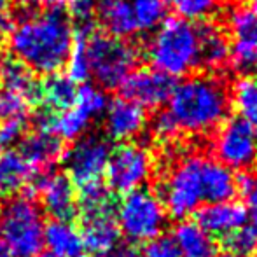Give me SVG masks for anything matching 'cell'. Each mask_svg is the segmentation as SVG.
Masks as SVG:
<instances>
[{"instance_id": "26", "label": "cell", "mask_w": 257, "mask_h": 257, "mask_svg": "<svg viewBox=\"0 0 257 257\" xmlns=\"http://www.w3.org/2000/svg\"><path fill=\"white\" fill-rule=\"evenodd\" d=\"M79 212H81L82 219L114 215L115 206H114V198H112V191L102 182H95L86 187H81Z\"/></svg>"}, {"instance_id": "44", "label": "cell", "mask_w": 257, "mask_h": 257, "mask_svg": "<svg viewBox=\"0 0 257 257\" xmlns=\"http://www.w3.org/2000/svg\"><path fill=\"white\" fill-rule=\"evenodd\" d=\"M0 257H6V254H4V250L0 248Z\"/></svg>"}, {"instance_id": "33", "label": "cell", "mask_w": 257, "mask_h": 257, "mask_svg": "<svg viewBox=\"0 0 257 257\" xmlns=\"http://www.w3.org/2000/svg\"><path fill=\"white\" fill-rule=\"evenodd\" d=\"M27 133V119H7L0 122V149H13Z\"/></svg>"}, {"instance_id": "27", "label": "cell", "mask_w": 257, "mask_h": 257, "mask_svg": "<svg viewBox=\"0 0 257 257\" xmlns=\"http://www.w3.org/2000/svg\"><path fill=\"white\" fill-rule=\"evenodd\" d=\"M231 105L238 112V117L257 128V77L245 75L234 82L231 89Z\"/></svg>"}, {"instance_id": "20", "label": "cell", "mask_w": 257, "mask_h": 257, "mask_svg": "<svg viewBox=\"0 0 257 257\" xmlns=\"http://www.w3.org/2000/svg\"><path fill=\"white\" fill-rule=\"evenodd\" d=\"M201 180H203L205 203L233 200L238 189V180L234 179L233 170L206 156L201 159Z\"/></svg>"}, {"instance_id": "25", "label": "cell", "mask_w": 257, "mask_h": 257, "mask_svg": "<svg viewBox=\"0 0 257 257\" xmlns=\"http://www.w3.org/2000/svg\"><path fill=\"white\" fill-rule=\"evenodd\" d=\"M200 34V67L208 70L222 68L229 60V42L219 27L210 23L198 25Z\"/></svg>"}, {"instance_id": "21", "label": "cell", "mask_w": 257, "mask_h": 257, "mask_svg": "<svg viewBox=\"0 0 257 257\" xmlns=\"http://www.w3.org/2000/svg\"><path fill=\"white\" fill-rule=\"evenodd\" d=\"M95 14L108 35L128 39L139 32L130 0H96Z\"/></svg>"}, {"instance_id": "42", "label": "cell", "mask_w": 257, "mask_h": 257, "mask_svg": "<svg viewBox=\"0 0 257 257\" xmlns=\"http://www.w3.org/2000/svg\"><path fill=\"white\" fill-rule=\"evenodd\" d=\"M35 257H56V255H53V254H49V252H39Z\"/></svg>"}, {"instance_id": "6", "label": "cell", "mask_w": 257, "mask_h": 257, "mask_svg": "<svg viewBox=\"0 0 257 257\" xmlns=\"http://www.w3.org/2000/svg\"><path fill=\"white\" fill-rule=\"evenodd\" d=\"M114 215L121 236H124L130 245H147L161 236L168 213L159 196L142 187L126 193L119 201Z\"/></svg>"}, {"instance_id": "3", "label": "cell", "mask_w": 257, "mask_h": 257, "mask_svg": "<svg viewBox=\"0 0 257 257\" xmlns=\"http://www.w3.org/2000/svg\"><path fill=\"white\" fill-rule=\"evenodd\" d=\"M147 54L154 68L182 77L200 67V34L198 25L179 16L165 18L151 41Z\"/></svg>"}, {"instance_id": "11", "label": "cell", "mask_w": 257, "mask_h": 257, "mask_svg": "<svg viewBox=\"0 0 257 257\" xmlns=\"http://www.w3.org/2000/svg\"><path fill=\"white\" fill-rule=\"evenodd\" d=\"M175 84V79L159 72L158 68L142 67L126 75L119 86V91L122 98L137 103L144 110H154L168 102Z\"/></svg>"}, {"instance_id": "45", "label": "cell", "mask_w": 257, "mask_h": 257, "mask_svg": "<svg viewBox=\"0 0 257 257\" xmlns=\"http://www.w3.org/2000/svg\"><path fill=\"white\" fill-rule=\"evenodd\" d=\"M255 139H257V132H255Z\"/></svg>"}, {"instance_id": "14", "label": "cell", "mask_w": 257, "mask_h": 257, "mask_svg": "<svg viewBox=\"0 0 257 257\" xmlns=\"http://www.w3.org/2000/svg\"><path fill=\"white\" fill-rule=\"evenodd\" d=\"M147 114L142 107L117 96L105 108V133L115 142H128L144 132Z\"/></svg>"}, {"instance_id": "7", "label": "cell", "mask_w": 257, "mask_h": 257, "mask_svg": "<svg viewBox=\"0 0 257 257\" xmlns=\"http://www.w3.org/2000/svg\"><path fill=\"white\" fill-rule=\"evenodd\" d=\"M201 154H187L180 158L166 173L161 184V203L166 213L175 219H186L198 212L203 203L201 180Z\"/></svg>"}, {"instance_id": "35", "label": "cell", "mask_w": 257, "mask_h": 257, "mask_svg": "<svg viewBox=\"0 0 257 257\" xmlns=\"http://www.w3.org/2000/svg\"><path fill=\"white\" fill-rule=\"evenodd\" d=\"M68 6H70V16L75 20L77 27L93 28L96 0H70Z\"/></svg>"}, {"instance_id": "38", "label": "cell", "mask_w": 257, "mask_h": 257, "mask_svg": "<svg viewBox=\"0 0 257 257\" xmlns=\"http://www.w3.org/2000/svg\"><path fill=\"white\" fill-rule=\"evenodd\" d=\"M13 14L9 13V0H0V35L7 37L13 28Z\"/></svg>"}, {"instance_id": "19", "label": "cell", "mask_w": 257, "mask_h": 257, "mask_svg": "<svg viewBox=\"0 0 257 257\" xmlns=\"http://www.w3.org/2000/svg\"><path fill=\"white\" fill-rule=\"evenodd\" d=\"M172 243L179 257H215V238L193 220H182L172 231Z\"/></svg>"}, {"instance_id": "8", "label": "cell", "mask_w": 257, "mask_h": 257, "mask_svg": "<svg viewBox=\"0 0 257 257\" xmlns=\"http://www.w3.org/2000/svg\"><path fill=\"white\" fill-rule=\"evenodd\" d=\"M112 147L107 139L100 135H82L63 153L65 175L75 187H86L89 184L102 182Z\"/></svg>"}, {"instance_id": "41", "label": "cell", "mask_w": 257, "mask_h": 257, "mask_svg": "<svg viewBox=\"0 0 257 257\" xmlns=\"http://www.w3.org/2000/svg\"><path fill=\"white\" fill-rule=\"evenodd\" d=\"M248 9H250L252 13L257 16V0H250V7H248Z\"/></svg>"}, {"instance_id": "15", "label": "cell", "mask_w": 257, "mask_h": 257, "mask_svg": "<svg viewBox=\"0 0 257 257\" xmlns=\"http://www.w3.org/2000/svg\"><path fill=\"white\" fill-rule=\"evenodd\" d=\"M39 173L16 149H0V196L14 198L32 191Z\"/></svg>"}, {"instance_id": "34", "label": "cell", "mask_w": 257, "mask_h": 257, "mask_svg": "<svg viewBox=\"0 0 257 257\" xmlns=\"http://www.w3.org/2000/svg\"><path fill=\"white\" fill-rule=\"evenodd\" d=\"M238 187L245 198L247 217L252 220V226L257 229V173H247L240 179Z\"/></svg>"}, {"instance_id": "22", "label": "cell", "mask_w": 257, "mask_h": 257, "mask_svg": "<svg viewBox=\"0 0 257 257\" xmlns=\"http://www.w3.org/2000/svg\"><path fill=\"white\" fill-rule=\"evenodd\" d=\"M44 245L56 257H79L84 252L81 229L72 220L51 219L44 226Z\"/></svg>"}, {"instance_id": "12", "label": "cell", "mask_w": 257, "mask_h": 257, "mask_svg": "<svg viewBox=\"0 0 257 257\" xmlns=\"http://www.w3.org/2000/svg\"><path fill=\"white\" fill-rule=\"evenodd\" d=\"M32 191L41 198V208L51 219L72 220L79 212L77 187L65 173L42 172L35 179Z\"/></svg>"}, {"instance_id": "28", "label": "cell", "mask_w": 257, "mask_h": 257, "mask_svg": "<svg viewBox=\"0 0 257 257\" xmlns=\"http://www.w3.org/2000/svg\"><path fill=\"white\" fill-rule=\"evenodd\" d=\"M93 34V28H74V41H72L70 54L67 58L68 77L74 82H86L89 79V63L86 54V42Z\"/></svg>"}, {"instance_id": "37", "label": "cell", "mask_w": 257, "mask_h": 257, "mask_svg": "<svg viewBox=\"0 0 257 257\" xmlns=\"http://www.w3.org/2000/svg\"><path fill=\"white\" fill-rule=\"evenodd\" d=\"M140 257H179L170 238H156L149 241Z\"/></svg>"}, {"instance_id": "24", "label": "cell", "mask_w": 257, "mask_h": 257, "mask_svg": "<svg viewBox=\"0 0 257 257\" xmlns=\"http://www.w3.org/2000/svg\"><path fill=\"white\" fill-rule=\"evenodd\" d=\"M41 86V103L44 108L53 112H63L70 108L77 96V86L68 75L63 74H49L42 81H39Z\"/></svg>"}, {"instance_id": "13", "label": "cell", "mask_w": 257, "mask_h": 257, "mask_svg": "<svg viewBox=\"0 0 257 257\" xmlns=\"http://www.w3.org/2000/svg\"><path fill=\"white\" fill-rule=\"evenodd\" d=\"M233 42L229 44V60L241 74L257 68V16L247 7H238L229 18Z\"/></svg>"}, {"instance_id": "32", "label": "cell", "mask_w": 257, "mask_h": 257, "mask_svg": "<svg viewBox=\"0 0 257 257\" xmlns=\"http://www.w3.org/2000/svg\"><path fill=\"white\" fill-rule=\"evenodd\" d=\"M32 105L23 95L13 89L0 88V121L7 119H27Z\"/></svg>"}, {"instance_id": "18", "label": "cell", "mask_w": 257, "mask_h": 257, "mask_svg": "<svg viewBox=\"0 0 257 257\" xmlns=\"http://www.w3.org/2000/svg\"><path fill=\"white\" fill-rule=\"evenodd\" d=\"M20 144V153L37 172H51L53 166L61 161L65 153L63 140L42 130L25 135Z\"/></svg>"}, {"instance_id": "4", "label": "cell", "mask_w": 257, "mask_h": 257, "mask_svg": "<svg viewBox=\"0 0 257 257\" xmlns=\"http://www.w3.org/2000/svg\"><path fill=\"white\" fill-rule=\"evenodd\" d=\"M44 212L28 194L9 198L0 208V248L6 257H35L44 247Z\"/></svg>"}, {"instance_id": "1", "label": "cell", "mask_w": 257, "mask_h": 257, "mask_svg": "<svg viewBox=\"0 0 257 257\" xmlns=\"http://www.w3.org/2000/svg\"><path fill=\"white\" fill-rule=\"evenodd\" d=\"M7 34L11 56L35 74H54L65 67L74 41L72 18L63 7L23 6L13 14Z\"/></svg>"}, {"instance_id": "23", "label": "cell", "mask_w": 257, "mask_h": 257, "mask_svg": "<svg viewBox=\"0 0 257 257\" xmlns=\"http://www.w3.org/2000/svg\"><path fill=\"white\" fill-rule=\"evenodd\" d=\"M0 82H2V88L13 89L23 95L30 105L41 103V86L34 77V72L14 56L0 60Z\"/></svg>"}, {"instance_id": "17", "label": "cell", "mask_w": 257, "mask_h": 257, "mask_svg": "<svg viewBox=\"0 0 257 257\" xmlns=\"http://www.w3.org/2000/svg\"><path fill=\"white\" fill-rule=\"evenodd\" d=\"M247 210L241 203L233 200L206 203L198 208V220L201 227L212 236H227L233 231L247 224Z\"/></svg>"}, {"instance_id": "2", "label": "cell", "mask_w": 257, "mask_h": 257, "mask_svg": "<svg viewBox=\"0 0 257 257\" xmlns=\"http://www.w3.org/2000/svg\"><path fill=\"white\" fill-rule=\"evenodd\" d=\"M166 103L179 133L191 135H205L219 128L231 110L226 82L210 75L184 79L175 84Z\"/></svg>"}, {"instance_id": "5", "label": "cell", "mask_w": 257, "mask_h": 257, "mask_svg": "<svg viewBox=\"0 0 257 257\" xmlns=\"http://www.w3.org/2000/svg\"><path fill=\"white\" fill-rule=\"evenodd\" d=\"M89 77L102 89H117L124 77L135 70L140 51L128 39L93 32L86 42Z\"/></svg>"}, {"instance_id": "40", "label": "cell", "mask_w": 257, "mask_h": 257, "mask_svg": "<svg viewBox=\"0 0 257 257\" xmlns=\"http://www.w3.org/2000/svg\"><path fill=\"white\" fill-rule=\"evenodd\" d=\"M215 257H243V255L233 254V252H222V254H217Z\"/></svg>"}, {"instance_id": "46", "label": "cell", "mask_w": 257, "mask_h": 257, "mask_svg": "<svg viewBox=\"0 0 257 257\" xmlns=\"http://www.w3.org/2000/svg\"><path fill=\"white\" fill-rule=\"evenodd\" d=\"M0 208H2V205H0Z\"/></svg>"}, {"instance_id": "30", "label": "cell", "mask_w": 257, "mask_h": 257, "mask_svg": "<svg viewBox=\"0 0 257 257\" xmlns=\"http://www.w3.org/2000/svg\"><path fill=\"white\" fill-rule=\"evenodd\" d=\"M179 18L187 21H203L219 7V0H163Z\"/></svg>"}, {"instance_id": "29", "label": "cell", "mask_w": 257, "mask_h": 257, "mask_svg": "<svg viewBox=\"0 0 257 257\" xmlns=\"http://www.w3.org/2000/svg\"><path fill=\"white\" fill-rule=\"evenodd\" d=\"M132 7L139 30H154L166 18V6L163 0H133Z\"/></svg>"}, {"instance_id": "36", "label": "cell", "mask_w": 257, "mask_h": 257, "mask_svg": "<svg viewBox=\"0 0 257 257\" xmlns=\"http://www.w3.org/2000/svg\"><path fill=\"white\" fill-rule=\"evenodd\" d=\"M153 132L159 140H172L179 135L175 122H173L172 115L168 114V110H159L156 114L153 121Z\"/></svg>"}, {"instance_id": "43", "label": "cell", "mask_w": 257, "mask_h": 257, "mask_svg": "<svg viewBox=\"0 0 257 257\" xmlns=\"http://www.w3.org/2000/svg\"><path fill=\"white\" fill-rule=\"evenodd\" d=\"M79 257H98V255H91V254H88V252H82Z\"/></svg>"}, {"instance_id": "39", "label": "cell", "mask_w": 257, "mask_h": 257, "mask_svg": "<svg viewBox=\"0 0 257 257\" xmlns=\"http://www.w3.org/2000/svg\"><path fill=\"white\" fill-rule=\"evenodd\" d=\"M25 6L32 7H63L70 0H21Z\"/></svg>"}, {"instance_id": "10", "label": "cell", "mask_w": 257, "mask_h": 257, "mask_svg": "<svg viewBox=\"0 0 257 257\" xmlns=\"http://www.w3.org/2000/svg\"><path fill=\"white\" fill-rule=\"evenodd\" d=\"M213 154L229 170H250L257 165L255 128L240 117H229L219 126L213 139Z\"/></svg>"}, {"instance_id": "31", "label": "cell", "mask_w": 257, "mask_h": 257, "mask_svg": "<svg viewBox=\"0 0 257 257\" xmlns=\"http://www.w3.org/2000/svg\"><path fill=\"white\" fill-rule=\"evenodd\" d=\"M226 238L227 252L248 257L257 252V229L254 226H241L240 229L229 233Z\"/></svg>"}, {"instance_id": "16", "label": "cell", "mask_w": 257, "mask_h": 257, "mask_svg": "<svg viewBox=\"0 0 257 257\" xmlns=\"http://www.w3.org/2000/svg\"><path fill=\"white\" fill-rule=\"evenodd\" d=\"M81 236L84 252L91 255L112 257L121 247V231L115 222V215L82 219Z\"/></svg>"}, {"instance_id": "9", "label": "cell", "mask_w": 257, "mask_h": 257, "mask_svg": "<svg viewBox=\"0 0 257 257\" xmlns=\"http://www.w3.org/2000/svg\"><path fill=\"white\" fill-rule=\"evenodd\" d=\"M153 156L139 144H121L112 149L105 170L107 187L114 193L126 194L142 189L153 175Z\"/></svg>"}]
</instances>
